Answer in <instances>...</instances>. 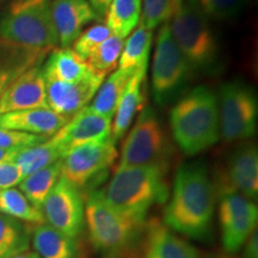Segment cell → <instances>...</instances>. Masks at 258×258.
<instances>
[{
  "instance_id": "3",
  "label": "cell",
  "mask_w": 258,
  "mask_h": 258,
  "mask_svg": "<svg viewBox=\"0 0 258 258\" xmlns=\"http://www.w3.org/2000/svg\"><path fill=\"white\" fill-rule=\"evenodd\" d=\"M165 167L139 166L115 170L102 195L108 205L121 214L146 221L150 209L169 198Z\"/></svg>"
},
{
  "instance_id": "28",
  "label": "cell",
  "mask_w": 258,
  "mask_h": 258,
  "mask_svg": "<svg viewBox=\"0 0 258 258\" xmlns=\"http://www.w3.org/2000/svg\"><path fill=\"white\" fill-rule=\"evenodd\" d=\"M0 213L30 225L44 224L41 209L35 207L19 189L0 190Z\"/></svg>"
},
{
  "instance_id": "21",
  "label": "cell",
  "mask_w": 258,
  "mask_h": 258,
  "mask_svg": "<svg viewBox=\"0 0 258 258\" xmlns=\"http://www.w3.org/2000/svg\"><path fill=\"white\" fill-rule=\"evenodd\" d=\"M31 243L34 252L40 258H78L77 239L63 234L46 222L35 226Z\"/></svg>"
},
{
  "instance_id": "17",
  "label": "cell",
  "mask_w": 258,
  "mask_h": 258,
  "mask_svg": "<svg viewBox=\"0 0 258 258\" xmlns=\"http://www.w3.org/2000/svg\"><path fill=\"white\" fill-rule=\"evenodd\" d=\"M70 120L49 108L28 109L0 115V128L50 138Z\"/></svg>"
},
{
  "instance_id": "20",
  "label": "cell",
  "mask_w": 258,
  "mask_h": 258,
  "mask_svg": "<svg viewBox=\"0 0 258 258\" xmlns=\"http://www.w3.org/2000/svg\"><path fill=\"white\" fill-rule=\"evenodd\" d=\"M46 51L34 50L0 38V97L22 73L42 63Z\"/></svg>"
},
{
  "instance_id": "15",
  "label": "cell",
  "mask_w": 258,
  "mask_h": 258,
  "mask_svg": "<svg viewBox=\"0 0 258 258\" xmlns=\"http://www.w3.org/2000/svg\"><path fill=\"white\" fill-rule=\"evenodd\" d=\"M50 14L61 48H70L83 29L98 18L88 0H51Z\"/></svg>"
},
{
  "instance_id": "11",
  "label": "cell",
  "mask_w": 258,
  "mask_h": 258,
  "mask_svg": "<svg viewBox=\"0 0 258 258\" xmlns=\"http://www.w3.org/2000/svg\"><path fill=\"white\" fill-rule=\"evenodd\" d=\"M41 211L48 225L74 239L85 227V202L82 191L62 177L47 196Z\"/></svg>"
},
{
  "instance_id": "43",
  "label": "cell",
  "mask_w": 258,
  "mask_h": 258,
  "mask_svg": "<svg viewBox=\"0 0 258 258\" xmlns=\"http://www.w3.org/2000/svg\"><path fill=\"white\" fill-rule=\"evenodd\" d=\"M198 2L199 0H184V3H188L190 5H196V6H198Z\"/></svg>"
},
{
  "instance_id": "23",
  "label": "cell",
  "mask_w": 258,
  "mask_h": 258,
  "mask_svg": "<svg viewBox=\"0 0 258 258\" xmlns=\"http://www.w3.org/2000/svg\"><path fill=\"white\" fill-rule=\"evenodd\" d=\"M64 156L66 153H64L62 143H61L60 134L59 132H56L55 134L42 141L41 144L19 151L15 163L22 170L23 176L27 177L61 160Z\"/></svg>"
},
{
  "instance_id": "37",
  "label": "cell",
  "mask_w": 258,
  "mask_h": 258,
  "mask_svg": "<svg viewBox=\"0 0 258 258\" xmlns=\"http://www.w3.org/2000/svg\"><path fill=\"white\" fill-rule=\"evenodd\" d=\"M23 178V172L15 161L0 163V190L15 188Z\"/></svg>"
},
{
  "instance_id": "30",
  "label": "cell",
  "mask_w": 258,
  "mask_h": 258,
  "mask_svg": "<svg viewBox=\"0 0 258 258\" xmlns=\"http://www.w3.org/2000/svg\"><path fill=\"white\" fill-rule=\"evenodd\" d=\"M258 213L237 218L221 226V243L226 253L234 254L245 244L249 235L257 228Z\"/></svg>"
},
{
  "instance_id": "7",
  "label": "cell",
  "mask_w": 258,
  "mask_h": 258,
  "mask_svg": "<svg viewBox=\"0 0 258 258\" xmlns=\"http://www.w3.org/2000/svg\"><path fill=\"white\" fill-rule=\"evenodd\" d=\"M171 146L166 132L152 108L140 111L121 146L117 169L160 166L169 169Z\"/></svg>"
},
{
  "instance_id": "33",
  "label": "cell",
  "mask_w": 258,
  "mask_h": 258,
  "mask_svg": "<svg viewBox=\"0 0 258 258\" xmlns=\"http://www.w3.org/2000/svg\"><path fill=\"white\" fill-rule=\"evenodd\" d=\"M219 199L220 203H219L218 215L220 227L237 218L258 213L256 203L238 192L226 194Z\"/></svg>"
},
{
  "instance_id": "34",
  "label": "cell",
  "mask_w": 258,
  "mask_h": 258,
  "mask_svg": "<svg viewBox=\"0 0 258 258\" xmlns=\"http://www.w3.org/2000/svg\"><path fill=\"white\" fill-rule=\"evenodd\" d=\"M245 3L246 0H199L198 6L206 18L228 21L243 11Z\"/></svg>"
},
{
  "instance_id": "18",
  "label": "cell",
  "mask_w": 258,
  "mask_h": 258,
  "mask_svg": "<svg viewBox=\"0 0 258 258\" xmlns=\"http://www.w3.org/2000/svg\"><path fill=\"white\" fill-rule=\"evenodd\" d=\"M144 258H201L199 251L157 220L147 222Z\"/></svg>"
},
{
  "instance_id": "44",
  "label": "cell",
  "mask_w": 258,
  "mask_h": 258,
  "mask_svg": "<svg viewBox=\"0 0 258 258\" xmlns=\"http://www.w3.org/2000/svg\"><path fill=\"white\" fill-rule=\"evenodd\" d=\"M105 258H120V257H116V256H108V257H105Z\"/></svg>"
},
{
  "instance_id": "19",
  "label": "cell",
  "mask_w": 258,
  "mask_h": 258,
  "mask_svg": "<svg viewBox=\"0 0 258 258\" xmlns=\"http://www.w3.org/2000/svg\"><path fill=\"white\" fill-rule=\"evenodd\" d=\"M146 73L147 71H138L125 85L111 122L110 139L114 143L123 137L138 112L144 109L146 102Z\"/></svg>"
},
{
  "instance_id": "5",
  "label": "cell",
  "mask_w": 258,
  "mask_h": 258,
  "mask_svg": "<svg viewBox=\"0 0 258 258\" xmlns=\"http://www.w3.org/2000/svg\"><path fill=\"white\" fill-rule=\"evenodd\" d=\"M51 0H14L0 21V38L49 53L59 44L50 14Z\"/></svg>"
},
{
  "instance_id": "8",
  "label": "cell",
  "mask_w": 258,
  "mask_h": 258,
  "mask_svg": "<svg viewBox=\"0 0 258 258\" xmlns=\"http://www.w3.org/2000/svg\"><path fill=\"white\" fill-rule=\"evenodd\" d=\"M188 61L171 35L169 24L160 25L153 54L151 85L156 103L166 105L185 88L190 74Z\"/></svg>"
},
{
  "instance_id": "29",
  "label": "cell",
  "mask_w": 258,
  "mask_h": 258,
  "mask_svg": "<svg viewBox=\"0 0 258 258\" xmlns=\"http://www.w3.org/2000/svg\"><path fill=\"white\" fill-rule=\"evenodd\" d=\"M29 245L30 234L23 222L0 213V258H11L28 251Z\"/></svg>"
},
{
  "instance_id": "41",
  "label": "cell",
  "mask_w": 258,
  "mask_h": 258,
  "mask_svg": "<svg viewBox=\"0 0 258 258\" xmlns=\"http://www.w3.org/2000/svg\"><path fill=\"white\" fill-rule=\"evenodd\" d=\"M11 258H40V257H38V254L36 252H34V251H24V252L16 254V256Z\"/></svg>"
},
{
  "instance_id": "25",
  "label": "cell",
  "mask_w": 258,
  "mask_h": 258,
  "mask_svg": "<svg viewBox=\"0 0 258 258\" xmlns=\"http://www.w3.org/2000/svg\"><path fill=\"white\" fill-rule=\"evenodd\" d=\"M133 74V72L125 70H116L99 86L89 108L99 115L114 117L123 90Z\"/></svg>"
},
{
  "instance_id": "39",
  "label": "cell",
  "mask_w": 258,
  "mask_h": 258,
  "mask_svg": "<svg viewBox=\"0 0 258 258\" xmlns=\"http://www.w3.org/2000/svg\"><path fill=\"white\" fill-rule=\"evenodd\" d=\"M89 4L98 16H105L112 0H88Z\"/></svg>"
},
{
  "instance_id": "16",
  "label": "cell",
  "mask_w": 258,
  "mask_h": 258,
  "mask_svg": "<svg viewBox=\"0 0 258 258\" xmlns=\"http://www.w3.org/2000/svg\"><path fill=\"white\" fill-rule=\"evenodd\" d=\"M112 118L92 111L89 106L73 116L59 131L64 153L82 145L98 143L110 138Z\"/></svg>"
},
{
  "instance_id": "38",
  "label": "cell",
  "mask_w": 258,
  "mask_h": 258,
  "mask_svg": "<svg viewBox=\"0 0 258 258\" xmlns=\"http://www.w3.org/2000/svg\"><path fill=\"white\" fill-rule=\"evenodd\" d=\"M243 258H258V231L257 228L249 235L243 245Z\"/></svg>"
},
{
  "instance_id": "31",
  "label": "cell",
  "mask_w": 258,
  "mask_h": 258,
  "mask_svg": "<svg viewBox=\"0 0 258 258\" xmlns=\"http://www.w3.org/2000/svg\"><path fill=\"white\" fill-rule=\"evenodd\" d=\"M123 44L124 38L116 35H111L110 37L106 38L86 59L89 70L93 73L104 74V76L115 70L118 64Z\"/></svg>"
},
{
  "instance_id": "9",
  "label": "cell",
  "mask_w": 258,
  "mask_h": 258,
  "mask_svg": "<svg viewBox=\"0 0 258 258\" xmlns=\"http://www.w3.org/2000/svg\"><path fill=\"white\" fill-rule=\"evenodd\" d=\"M220 138L227 143L246 140L257 128L258 102L252 88L241 82H228L218 96Z\"/></svg>"
},
{
  "instance_id": "36",
  "label": "cell",
  "mask_w": 258,
  "mask_h": 258,
  "mask_svg": "<svg viewBox=\"0 0 258 258\" xmlns=\"http://www.w3.org/2000/svg\"><path fill=\"white\" fill-rule=\"evenodd\" d=\"M46 137L27 134L17 131L0 128V148L3 150H23V148L35 146L46 140Z\"/></svg>"
},
{
  "instance_id": "12",
  "label": "cell",
  "mask_w": 258,
  "mask_h": 258,
  "mask_svg": "<svg viewBox=\"0 0 258 258\" xmlns=\"http://www.w3.org/2000/svg\"><path fill=\"white\" fill-rule=\"evenodd\" d=\"M214 183L219 198L238 192L251 201L258 196V151L252 144H246L234 151Z\"/></svg>"
},
{
  "instance_id": "10",
  "label": "cell",
  "mask_w": 258,
  "mask_h": 258,
  "mask_svg": "<svg viewBox=\"0 0 258 258\" xmlns=\"http://www.w3.org/2000/svg\"><path fill=\"white\" fill-rule=\"evenodd\" d=\"M118 158L116 143L104 141L73 148L61 159V177L82 191L99 178Z\"/></svg>"
},
{
  "instance_id": "4",
  "label": "cell",
  "mask_w": 258,
  "mask_h": 258,
  "mask_svg": "<svg viewBox=\"0 0 258 258\" xmlns=\"http://www.w3.org/2000/svg\"><path fill=\"white\" fill-rule=\"evenodd\" d=\"M85 202V226L96 250L118 257L129 252L146 233V221L121 214L108 205L101 190L89 192Z\"/></svg>"
},
{
  "instance_id": "35",
  "label": "cell",
  "mask_w": 258,
  "mask_h": 258,
  "mask_svg": "<svg viewBox=\"0 0 258 258\" xmlns=\"http://www.w3.org/2000/svg\"><path fill=\"white\" fill-rule=\"evenodd\" d=\"M111 35V31L105 24L99 23L93 25L86 29L85 31L80 32L77 40L73 42V50L86 61L90 54Z\"/></svg>"
},
{
  "instance_id": "32",
  "label": "cell",
  "mask_w": 258,
  "mask_h": 258,
  "mask_svg": "<svg viewBox=\"0 0 258 258\" xmlns=\"http://www.w3.org/2000/svg\"><path fill=\"white\" fill-rule=\"evenodd\" d=\"M184 4V0H141L140 23L153 31L167 23Z\"/></svg>"
},
{
  "instance_id": "1",
  "label": "cell",
  "mask_w": 258,
  "mask_h": 258,
  "mask_svg": "<svg viewBox=\"0 0 258 258\" xmlns=\"http://www.w3.org/2000/svg\"><path fill=\"white\" fill-rule=\"evenodd\" d=\"M214 183L201 164H184L177 170L163 224L184 237H207L215 211Z\"/></svg>"
},
{
  "instance_id": "42",
  "label": "cell",
  "mask_w": 258,
  "mask_h": 258,
  "mask_svg": "<svg viewBox=\"0 0 258 258\" xmlns=\"http://www.w3.org/2000/svg\"><path fill=\"white\" fill-rule=\"evenodd\" d=\"M212 258H238V257H235V256H233V254H231V253H221V254H217V256H214V257H212Z\"/></svg>"
},
{
  "instance_id": "14",
  "label": "cell",
  "mask_w": 258,
  "mask_h": 258,
  "mask_svg": "<svg viewBox=\"0 0 258 258\" xmlns=\"http://www.w3.org/2000/svg\"><path fill=\"white\" fill-rule=\"evenodd\" d=\"M37 108H48L46 79L41 63L22 73L0 97V115Z\"/></svg>"
},
{
  "instance_id": "27",
  "label": "cell",
  "mask_w": 258,
  "mask_h": 258,
  "mask_svg": "<svg viewBox=\"0 0 258 258\" xmlns=\"http://www.w3.org/2000/svg\"><path fill=\"white\" fill-rule=\"evenodd\" d=\"M141 0H112L105 14V25L112 35L125 38L138 27Z\"/></svg>"
},
{
  "instance_id": "6",
  "label": "cell",
  "mask_w": 258,
  "mask_h": 258,
  "mask_svg": "<svg viewBox=\"0 0 258 258\" xmlns=\"http://www.w3.org/2000/svg\"><path fill=\"white\" fill-rule=\"evenodd\" d=\"M167 24L191 71L203 73L215 71L219 59L218 43L199 6L184 3Z\"/></svg>"
},
{
  "instance_id": "26",
  "label": "cell",
  "mask_w": 258,
  "mask_h": 258,
  "mask_svg": "<svg viewBox=\"0 0 258 258\" xmlns=\"http://www.w3.org/2000/svg\"><path fill=\"white\" fill-rule=\"evenodd\" d=\"M61 177V160L24 177L19 190L35 207L42 209L47 196Z\"/></svg>"
},
{
  "instance_id": "2",
  "label": "cell",
  "mask_w": 258,
  "mask_h": 258,
  "mask_svg": "<svg viewBox=\"0 0 258 258\" xmlns=\"http://www.w3.org/2000/svg\"><path fill=\"white\" fill-rule=\"evenodd\" d=\"M173 139L186 156L214 146L220 139L218 96L206 86L186 92L170 111Z\"/></svg>"
},
{
  "instance_id": "13",
  "label": "cell",
  "mask_w": 258,
  "mask_h": 258,
  "mask_svg": "<svg viewBox=\"0 0 258 258\" xmlns=\"http://www.w3.org/2000/svg\"><path fill=\"white\" fill-rule=\"evenodd\" d=\"M105 77L90 71L88 76L74 83L46 79L48 108L57 115L72 118L92 101Z\"/></svg>"
},
{
  "instance_id": "24",
  "label": "cell",
  "mask_w": 258,
  "mask_h": 258,
  "mask_svg": "<svg viewBox=\"0 0 258 258\" xmlns=\"http://www.w3.org/2000/svg\"><path fill=\"white\" fill-rule=\"evenodd\" d=\"M152 40L153 31L148 30L141 24L135 28L127 42H124L118 60V69L133 73L138 71H147Z\"/></svg>"
},
{
  "instance_id": "40",
  "label": "cell",
  "mask_w": 258,
  "mask_h": 258,
  "mask_svg": "<svg viewBox=\"0 0 258 258\" xmlns=\"http://www.w3.org/2000/svg\"><path fill=\"white\" fill-rule=\"evenodd\" d=\"M18 153H19V150H3V148H0V163H5V161H15Z\"/></svg>"
},
{
  "instance_id": "22",
  "label": "cell",
  "mask_w": 258,
  "mask_h": 258,
  "mask_svg": "<svg viewBox=\"0 0 258 258\" xmlns=\"http://www.w3.org/2000/svg\"><path fill=\"white\" fill-rule=\"evenodd\" d=\"M44 79L62 83H74L90 73L86 61L71 48H57L51 50L42 66Z\"/></svg>"
}]
</instances>
